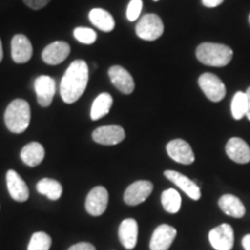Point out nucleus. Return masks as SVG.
<instances>
[{"instance_id":"f257e3e1","label":"nucleus","mask_w":250,"mask_h":250,"mask_svg":"<svg viewBox=\"0 0 250 250\" xmlns=\"http://www.w3.org/2000/svg\"><path fill=\"white\" fill-rule=\"evenodd\" d=\"M88 65L83 59L74 61L67 67L61 83V96L65 103H74L80 99L88 83Z\"/></svg>"},{"instance_id":"f03ea898","label":"nucleus","mask_w":250,"mask_h":250,"mask_svg":"<svg viewBox=\"0 0 250 250\" xmlns=\"http://www.w3.org/2000/svg\"><path fill=\"white\" fill-rule=\"evenodd\" d=\"M196 57L206 66L224 67L233 59V50L221 43L204 42L196 49Z\"/></svg>"},{"instance_id":"7ed1b4c3","label":"nucleus","mask_w":250,"mask_h":250,"mask_svg":"<svg viewBox=\"0 0 250 250\" xmlns=\"http://www.w3.org/2000/svg\"><path fill=\"white\" fill-rule=\"evenodd\" d=\"M5 124L13 133H22L28 129L30 123V107L27 101L17 99L6 108Z\"/></svg>"},{"instance_id":"20e7f679","label":"nucleus","mask_w":250,"mask_h":250,"mask_svg":"<svg viewBox=\"0 0 250 250\" xmlns=\"http://www.w3.org/2000/svg\"><path fill=\"white\" fill-rule=\"evenodd\" d=\"M165 30L161 18L156 14H145L136 26V34L142 40L155 41L162 36Z\"/></svg>"},{"instance_id":"39448f33","label":"nucleus","mask_w":250,"mask_h":250,"mask_svg":"<svg viewBox=\"0 0 250 250\" xmlns=\"http://www.w3.org/2000/svg\"><path fill=\"white\" fill-rule=\"evenodd\" d=\"M198 85L206 98L212 102H220L226 96V86L213 73H203L198 78Z\"/></svg>"},{"instance_id":"423d86ee","label":"nucleus","mask_w":250,"mask_h":250,"mask_svg":"<svg viewBox=\"0 0 250 250\" xmlns=\"http://www.w3.org/2000/svg\"><path fill=\"white\" fill-rule=\"evenodd\" d=\"M109 193L104 187H95L88 192L86 198V211L93 217H100L108 208Z\"/></svg>"},{"instance_id":"0eeeda50","label":"nucleus","mask_w":250,"mask_h":250,"mask_svg":"<svg viewBox=\"0 0 250 250\" xmlns=\"http://www.w3.org/2000/svg\"><path fill=\"white\" fill-rule=\"evenodd\" d=\"M153 191V184L149 181H136L126 188L124 192L125 204L136 206L142 204L148 198Z\"/></svg>"},{"instance_id":"6e6552de","label":"nucleus","mask_w":250,"mask_h":250,"mask_svg":"<svg viewBox=\"0 0 250 250\" xmlns=\"http://www.w3.org/2000/svg\"><path fill=\"white\" fill-rule=\"evenodd\" d=\"M93 140L100 145H117L125 139V131L120 125H104L93 131Z\"/></svg>"},{"instance_id":"1a4fd4ad","label":"nucleus","mask_w":250,"mask_h":250,"mask_svg":"<svg viewBox=\"0 0 250 250\" xmlns=\"http://www.w3.org/2000/svg\"><path fill=\"white\" fill-rule=\"evenodd\" d=\"M208 240L215 250H230L234 247V230L228 224H221L208 233Z\"/></svg>"},{"instance_id":"9d476101","label":"nucleus","mask_w":250,"mask_h":250,"mask_svg":"<svg viewBox=\"0 0 250 250\" xmlns=\"http://www.w3.org/2000/svg\"><path fill=\"white\" fill-rule=\"evenodd\" d=\"M168 155L174 161L182 165H191L195 162V154L191 146L183 139H174L166 146Z\"/></svg>"},{"instance_id":"9b49d317","label":"nucleus","mask_w":250,"mask_h":250,"mask_svg":"<svg viewBox=\"0 0 250 250\" xmlns=\"http://www.w3.org/2000/svg\"><path fill=\"white\" fill-rule=\"evenodd\" d=\"M176 229L169 225H160L155 228L149 241L151 250H168L176 237Z\"/></svg>"},{"instance_id":"f8f14e48","label":"nucleus","mask_w":250,"mask_h":250,"mask_svg":"<svg viewBox=\"0 0 250 250\" xmlns=\"http://www.w3.org/2000/svg\"><path fill=\"white\" fill-rule=\"evenodd\" d=\"M34 88L36 92L37 102L41 107H49L56 93V83L54 78L49 76L36 78L35 83H34Z\"/></svg>"},{"instance_id":"ddd939ff","label":"nucleus","mask_w":250,"mask_h":250,"mask_svg":"<svg viewBox=\"0 0 250 250\" xmlns=\"http://www.w3.org/2000/svg\"><path fill=\"white\" fill-rule=\"evenodd\" d=\"M165 176L167 177L170 182H173L175 186L179 187L182 191L186 193L188 197L193 199V201H198L201 199L202 192L199 187L197 186L196 182H193L192 180H190L189 177H187L186 175L179 173V171L175 170H166Z\"/></svg>"},{"instance_id":"4468645a","label":"nucleus","mask_w":250,"mask_h":250,"mask_svg":"<svg viewBox=\"0 0 250 250\" xmlns=\"http://www.w3.org/2000/svg\"><path fill=\"white\" fill-rule=\"evenodd\" d=\"M6 183H7V189L9 195L14 201L19 203H23L29 198V189L27 184L22 180V177L19 175L17 171L9 169L6 174Z\"/></svg>"},{"instance_id":"2eb2a0df","label":"nucleus","mask_w":250,"mask_h":250,"mask_svg":"<svg viewBox=\"0 0 250 250\" xmlns=\"http://www.w3.org/2000/svg\"><path fill=\"white\" fill-rule=\"evenodd\" d=\"M70 52L71 48L68 43L64 41H57L45 46L42 52V59L49 65H58L68 57Z\"/></svg>"},{"instance_id":"dca6fc26","label":"nucleus","mask_w":250,"mask_h":250,"mask_svg":"<svg viewBox=\"0 0 250 250\" xmlns=\"http://www.w3.org/2000/svg\"><path fill=\"white\" fill-rule=\"evenodd\" d=\"M226 154L236 164L246 165L250 161L249 145L239 137H233L228 140L226 144Z\"/></svg>"},{"instance_id":"f3484780","label":"nucleus","mask_w":250,"mask_h":250,"mask_svg":"<svg viewBox=\"0 0 250 250\" xmlns=\"http://www.w3.org/2000/svg\"><path fill=\"white\" fill-rule=\"evenodd\" d=\"M12 59L18 64L29 62L33 56V45L27 36L18 34L12 39Z\"/></svg>"},{"instance_id":"a211bd4d","label":"nucleus","mask_w":250,"mask_h":250,"mask_svg":"<svg viewBox=\"0 0 250 250\" xmlns=\"http://www.w3.org/2000/svg\"><path fill=\"white\" fill-rule=\"evenodd\" d=\"M118 237L125 249H133L138 241V224L137 221L132 218L124 219L118 228Z\"/></svg>"},{"instance_id":"6ab92c4d","label":"nucleus","mask_w":250,"mask_h":250,"mask_svg":"<svg viewBox=\"0 0 250 250\" xmlns=\"http://www.w3.org/2000/svg\"><path fill=\"white\" fill-rule=\"evenodd\" d=\"M109 77L116 88L123 94H131L134 89V81L131 74L124 67L111 66L109 68Z\"/></svg>"},{"instance_id":"aec40b11","label":"nucleus","mask_w":250,"mask_h":250,"mask_svg":"<svg viewBox=\"0 0 250 250\" xmlns=\"http://www.w3.org/2000/svg\"><path fill=\"white\" fill-rule=\"evenodd\" d=\"M219 208L225 214L229 215L232 218L240 219L245 217L246 214V208L241 202V199L237 198L236 196L230 195V193H226L219 198Z\"/></svg>"},{"instance_id":"412c9836","label":"nucleus","mask_w":250,"mask_h":250,"mask_svg":"<svg viewBox=\"0 0 250 250\" xmlns=\"http://www.w3.org/2000/svg\"><path fill=\"white\" fill-rule=\"evenodd\" d=\"M21 160L29 167H36L41 162L44 160L45 149L40 143L33 142L27 144L24 147L21 149Z\"/></svg>"},{"instance_id":"4be33fe9","label":"nucleus","mask_w":250,"mask_h":250,"mask_svg":"<svg viewBox=\"0 0 250 250\" xmlns=\"http://www.w3.org/2000/svg\"><path fill=\"white\" fill-rule=\"evenodd\" d=\"M88 18L94 26L99 28L100 30L109 33V31L114 30L115 28V20L112 15L105 9L102 8H93L89 12Z\"/></svg>"},{"instance_id":"5701e85b","label":"nucleus","mask_w":250,"mask_h":250,"mask_svg":"<svg viewBox=\"0 0 250 250\" xmlns=\"http://www.w3.org/2000/svg\"><path fill=\"white\" fill-rule=\"evenodd\" d=\"M112 105V96L109 93H102L94 100L90 109V118L98 121L109 114Z\"/></svg>"},{"instance_id":"b1692460","label":"nucleus","mask_w":250,"mask_h":250,"mask_svg":"<svg viewBox=\"0 0 250 250\" xmlns=\"http://www.w3.org/2000/svg\"><path fill=\"white\" fill-rule=\"evenodd\" d=\"M36 189L41 195L48 197L50 201H58L62 197V184L54 179H42L36 184Z\"/></svg>"},{"instance_id":"393cba45","label":"nucleus","mask_w":250,"mask_h":250,"mask_svg":"<svg viewBox=\"0 0 250 250\" xmlns=\"http://www.w3.org/2000/svg\"><path fill=\"white\" fill-rule=\"evenodd\" d=\"M161 203L168 213L175 214L180 211L181 205H182V198H181L179 191H176L175 189H167L162 192Z\"/></svg>"},{"instance_id":"a878e982","label":"nucleus","mask_w":250,"mask_h":250,"mask_svg":"<svg viewBox=\"0 0 250 250\" xmlns=\"http://www.w3.org/2000/svg\"><path fill=\"white\" fill-rule=\"evenodd\" d=\"M230 110H232L233 118L236 121L242 120L247 116L248 112V99L247 94L243 92H236L233 96L232 104H230Z\"/></svg>"},{"instance_id":"bb28decb","label":"nucleus","mask_w":250,"mask_h":250,"mask_svg":"<svg viewBox=\"0 0 250 250\" xmlns=\"http://www.w3.org/2000/svg\"><path fill=\"white\" fill-rule=\"evenodd\" d=\"M51 237L44 232H36L30 237L27 250H49L51 247Z\"/></svg>"},{"instance_id":"cd10ccee","label":"nucleus","mask_w":250,"mask_h":250,"mask_svg":"<svg viewBox=\"0 0 250 250\" xmlns=\"http://www.w3.org/2000/svg\"><path fill=\"white\" fill-rule=\"evenodd\" d=\"M73 35L77 41H79L80 43H83V44H93L96 39H98L95 31L86 27L76 28L73 31Z\"/></svg>"},{"instance_id":"c85d7f7f","label":"nucleus","mask_w":250,"mask_h":250,"mask_svg":"<svg viewBox=\"0 0 250 250\" xmlns=\"http://www.w3.org/2000/svg\"><path fill=\"white\" fill-rule=\"evenodd\" d=\"M143 9V0H131L126 9V18L129 21H136Z\"/></svg>"},{"instance_id":"c756f323","label":"nucleus","mask_w":250,"mask_h":250,"mask_svg":"<svg viewBox=\"0 0 250 250\" xmlns=\"http://www.w3.org/2000/svg\"><path fill=\"white\" fill-rule=\"evenodd\" d=\"M22 1L26 4L28 7L31 9H41V8H44L46 5L49 4L51 0H22Z\"/></svg>"},{"instance_id":"7c9ffc66","label":"nucleus","mask_w":250,"mask_h":250,"mask_svg":"<svg viewBox=\"0 0 250 250\" xmlns=\"http://www.w3.org/2000/svg\"><path fill=\"white\" fill-rule=\"evenodd\" d=\"M67 250H96L92 243L89 242H79L70 247Z\"/></svg>"},{"instance_id":"2f4dec72","label":"nucleus","mask_w":250,"mask_h":250,"mask_svg":"<svg viewBox=\"0 0 250 250\" xmlns=\"http://www.w3.org/2000/svg\"><path fill=\"white\" fill-rule=\"evenodd\" d=\"M225 0H202L203 5L208 8H214L218 7L219 5H221Z\"/></svg>"},{"instance_id":"473e14b6","label":"nucleus","mask_w":250,"mask_h":250,"mask_svg":"<svg viewBox=\"0 0 250 250\" xmlns=\"http://www.w3.org/2000/svg\"><path fill=\"white\" fill-rule=\"evenodd\" d=\"M242 247L245 250H250V234H247L242 239Z\"/></svg>"},{"instance_id":"72a5a7b5","label":"nucleus","mask_w":250,"mask_h":250,"mask_svg":"<svg viewBox=\"0 0 250 250\" xmlns=\"http://www.w3.org/2000/svg\"><path fill=\"white\" fill-rule=\"evenodd\" d=\"M247 99H248V112H247V118L250 121V87H248V89H247Z\"/></svg>"},{"instance_id":"f704fd0d","label":"nucleus","mask_w":250,"mask_h":250,"mask_svg":"<svg viewBox=\"0 0 250 250\" xmlns=\"http://www.w3.org/2000/svg\"><path fill=\"white\" fill-rule=\"evenodd\" d=\"M2 58H4V51H2V44H1V40H0V62H1Z\"/></svg>"},{"instance_id":"c9c22d12","label":"nucleus","mask_w":250,"mask_h":250,"mask_svg":"<svg viewBox=\"0 0 250 250\" xmlns=\"http://www.w3.org/2000/svg\"><path fill=\"white\" fill-rule=\"evenodd\" d=\"M249 23H250V14H249Z\"/></svg>"},{"instance_id":"e433bc0d","label":"nucleus","mask_w":250,"mask_h":250,"mask_svg":"<svg viewBox=\"0 0 250 250\" xmlns=\"http://www.w3.org/2000/svg\"><path fill=\"white\" fill-rule=\"evenodd\" d=\"M154 1H159V0H154Z\"/></svg>"}]
</instances>
